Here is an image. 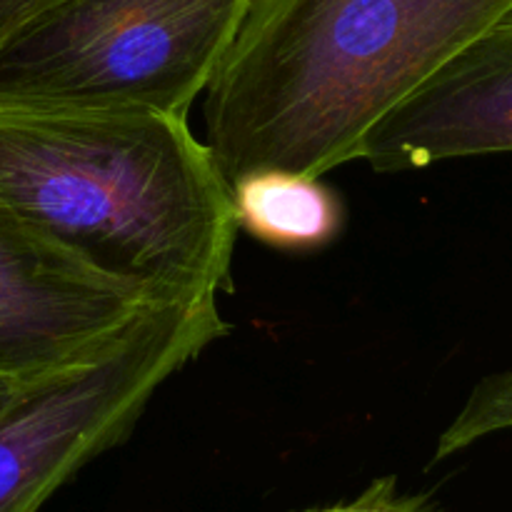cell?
Masks as SVG:
<instances>
[{
	"instance_id": "cell-1",
	"label": "cell",
	"mask_w": 512,
	"mask_h": 512,
	"mask_svg": "<svg viewBox=\"0 0 512 512\" xmlns=\"http://www.w3.org/2000/svg\"><path fill=\"white\" fill-rule=\"evenodd\" d=\"M0 220L158 303L233 290L230 183L188 118L0 108Z\"/></svg>"
},
{
	"instance_id": "cell-5",
	"label": "cell",
	"mask_w": 512,
	"mask_h": 512,
	"mask_svg": "<svg viewBox=\"0 0 512 512\" xmlns=\"http://www.w3.org/2000/svg\"><path fill=\"white\" fill-rule=\"evenodd\" d=\"M153 303L0 220V378L33 383L60 373Z\"/></svg>"
},
{
	"instance_id": "cell-6",
	"label": "cell",
	"mask_w": 512,
	"mask_h": 512,
	"mask_svg": "<svg viewBox=\"0 0 512 512\" xmlns=\"http://www.w3.org/2000/svg\"><path fill=\"white\" fill-rule=\"evenodd\" d=\"M498 153H512V13L385 113L355 160L403 173Z\"/></svg>"
},
{
	"instance_id": "cell-10",
	"label": "cell",
	"mask_w": 512,
	"mask_h": 512,
	"mask_svg": "<svg viewBox=\"0 0 512 512\" xmlns=\"http://www.w3.org/2000/svg\"><path fill=\"white\" fill-rule=\"evenodd\" d=\"M43 0H0V43L18 28Z\"/></svg>"
},
{
	"instance_id": "cell-3",
	"label": "cell",
	"mask_w": 512,
	"mask_h": 512,
	"mask_svg": "<svg viewBox=\"0 0 512 512\" xmlns=\"http://www.w3.org/2000/svg\"><path fill=\"white\" fill-rule=\"evenodd\" d=\"M253 0H43L0 43V108L188 118Z\"/></svg>"
},
{
	"instance_id": "cell-11",
	"label": "cell",
	"mask_w": 512,
	"mask_h": 512,
	"mask_svg": "<svg viewBox=\"0 0 512 512\" xmlns=\"http://www.w3.org/2000/svg\"><path fill=\"white\" fill-rule=\"evenodd\" d=\"M35 383V380H33ZM33 383H25V380H13V378H0V415L25 393Z\"/></svg>"
},
{
	"instance_id": "cell-8",
	"label": "cell",
	"mask_w": 512,
	"mask_h": 512,
	"mask_svg": "<svg viewBox=\"0 0 512 512\" xmlns=\"http://www.w3.org/2000/svg\"><path fill=\"white\" fill-rule=\"evenodd\" d=\"M503 430H512V370L488 375L475 385L460 413L440 435L433 460L440 463Z\"/></svg>"
},
{
	"instance_id": "cell-4",
	"label": "cell",
	"mask_w": 512,
	"mask_h": 512,
	"mask_svg": "<svg viewBox=\"0 0 512 512\" xmlns=\"http://www.w3.org/2000/svg\"><path fill=\"white\" fill-rule=\"evenodd\" d=\"M228 330L215 295L153 303L103 350L35 380L0 415V512H38Z\"/></svg>"
},
{
	"instance_id": "cell-2",
	"label": "cell",
	"mask_w": 512,
	"mask_h": 512,
	"mask_svg": "<svg viewBox=\"0 0 512 512\" xmlns=\"http://www.w3.org/2000/svg\"><path fill=\"white\" fill-rule=\"evenodd\" d=\"M512 0H253L205 90V143L228 183L325 175Z\"/></svg>"
},
{
	"instance_id": "cell-9",
	"label": "cell",
	"mask_w": 512,
	"mask_h": 512,
	"mask_svg": "<svg viewBox=\"0 0 512 512\" xmlns=\"http://www.w3.org/2000/svg\"><path fill=\"white\" fill-rule=\"evenodd\" d=\"M293 512H440L428 495H408L400 490L395 475L373 480L358 498L330 508H308Z\"/></svg>"
},
{
	"instance_id": "cell-7",
	"label": "cell",
	"mask_w": 512,
	"mask_h": 512,
	"mask_svg": "<svg viewBox=\"0 0 512 512\" xmlns=\"http://www.w3.org/2000/svg\"><path fill=\"white\" fill-rule=\"evenodd\" d=\"M230 198L238 228L285 253L328 248L345 228L343 198L315 175L253 170L230 183Z\"/></svg>"
}]
</instances>
